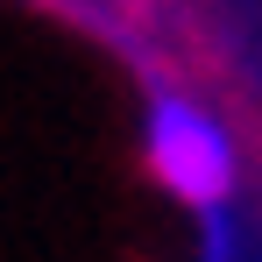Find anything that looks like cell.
I'll list each match as a JSON object with an SVG mask.
<instances>
[{
	"instance_id": "1",
	"label": "cell",
	"mask_w": 262,
	"mask_h": 262,
	"mask_svg": "<svg viewBox=\"0 0 262 262\" xmlns=\"http://www.w3.org/2000/svg\"><path fill=\"white\" fill-rule=\"evenodd\" d=\"M149 170L163 177V191L184 206H220L234 191V142L206 106L163 92L149 106Z\"/></svg>"
}]
</instances>
